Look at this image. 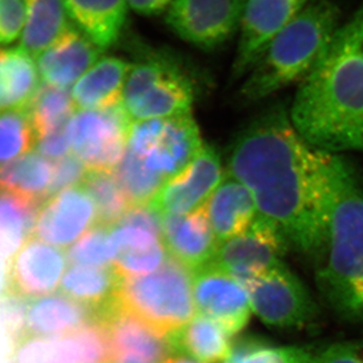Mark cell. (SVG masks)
I'll list each match as a JSON object with an SVG mask.
<instances>
[{
	"mask_svg": "<svg viewBox=\"0 0 363 363\" xmlns=\"http://www.w3.org/2000/svg\"><path fill=\"white\" fill-rule=\"evenodd\" d=\"M247 0H174L167 23L184 40L213 50L240 30Z\"/></svg>",
	"mask_w": 363,
	"mask_h": 363,
	"instance_id": "cell-11",
	"label": "cell"
},
{
	"mask_svg": "<svg viewBox=\"0 0 363 363\" xmlns=\"http://www.w3.org/2000/svg\"><path fill=\"white\" fill-rule=\"evenodd\" d=\"M67 255L40 240H30L9 264L6 295L23 298L54 292L66 269Z\"/></svg>",
	"mask_w": 363,
	"mask_h": 363,
	"instance_id": "cell-16",
	"label": "cell"
},
{
	"mask_svg": "<svg viewBox=\"0 0 363 363\" xmlns=\"http://www.w3.org/2000/svg\"><path fill=\"white\" fill-rule=\"evenodd\" d=\"M112 227L95 224L67 252L72 266L111 267L113 260L111 234Z\"/></svg>",
	"mask_w": 363,
	"mask_h": 363,
	"instance_id": "cell-37",
	"label": "cell"
},
{
	"mask_svg": "<svg viewBox=\"0 0 363 363\" xmlns=\"http://www.w3.org/2000/svg\"><path fill=\"white\" fill-rule=\"evenodd\" d=\"M290 117L316 149L363 152V2L301 82Z\"/></svg>",
	"mask_w": 363,
	"mask_h": 363,
	"instance_id": "cell-2",
	"label": "cell"
},
{
	"mask_svg": "<svg viewBox=\"0 0 363 363\" xmlns=\"http://www.w3.org/2000/svg\"><path fill=\"white\" fill-rule=\"evenodd\" d=\"M52 164L38 152H30L0 169V185L6 192L43 205L49 198Z\"/></svg>",
	"mask_w": 363,
	"mask_h": 363,
	"instance_id": "cell-30",
	"label": "cell"
},
{
	"mask_svg": "<svg viewBox=\"0 0 363 363\" xmlns=\"http://www.w3.org/2000/svg\"><path fill=\"white\" fill-rule=\"evenodd\" d=\"M128 6L136 13L154 16L169 9L174 0H126Z\"/></svg>",
	"mask_w": 363,
	"mask_h": 363,
	"instance_id": "cell-44",
	"label": "cell"
},
{
	"mask_svg": "<svg viewBox=\"0 0 363 363\" xmlns=\"http://www.w3.org/2000/svg\"><path fill=\"white\" fill-rule=\"evenodd\" d=\"M242 285L252 313L269 326L302 328L317 317L318 306L311 293L285 262Z\"/></svg>",
	"mask_w": 363,
	"mask_h": 363,
	"instance_id": "cell-8",
	"label": "cell"
},
{
	"mask_svg": "<svg viewBox=\"0 0 363 363\" xmlns=\"http://www.w3.org/2000/svg\"><path fill=\"white\" fill-rule=\"evenodd\" d=\"M42 205L18 194L0 195V259L9 262L32 240Z\"/></svg>",
	"mask_w": 363,
	"mask_h": 363,
	"instance_id": "cell-29",
	"label": "cell"
},
{
	"mask_svg": "<svg viewBox=\"0 0 363 363\" xmlns=\"http://www.w3.org/2000/svg\"><path fill=\"white\" fill-rule=\"evenodd\" d=\"M119 304L168 338L195 316L193 272L171 255L152 274L121 278Z\"/></svg>",
	"mask_w": 363,
	"mask_h": 363,
	"instance_id": "cell-5",
	"label": "cell"
},
{
	"mask_svg": "<svg viewBox=\"0 0 363 363\" xmlns=\"http://www.w3.org/2000/svg\"><path fill=\"white\" fill-rule=\"evenodd\" d=\"M69 123L70 121L39 138L35 143L37 152L47 159L56 161L68 156L69 150L71 149Z\"/></svg>",
	"mask_w": 363,
	"mask_h": 363,
	"instance_id": "cell-43",
	"label": "cell"
},
{
	"mask_svg": "<svg viewBox=\"0 0 363 363\" xmlns=\"http://www.w3.org/2000/svg\"><path fill=\"white\" fill-rule=\"evenodd\" d=\"M109 344L107 363H164L172 352L168 338L157 334L119 302L100 314Z\"/></svg>",
	"mask_w": 363,
	"mask_h": 363,
	"instance_id": "cell-15",
	"label": "cell"
},
{
	"mask_svg": "<svg viewBox=\"0 0 363 363\" xmlns=\"http://www.w3.org/2000/svg\"><path fill=\"white\" fill-rule=\"evenodd\" d=\"M316 354L300 346L274 345L259 338L240 339L222 363H315Z\"/></svg>",
	"mask_w": 363,
	"mask_h": 363,
	"instance_id": "cell-34",
	"label": "cell"
},
{
	"mask_svg": "<svg viewBox=\"0 0 363 363\" xmlns=\"http://www.w3.org/2000/svg\"><path fill=\"white\" fill-rule=\"evenodd\" d=\"M340 9L331 0H312L274 37L247 74L240 97L247 102L266 99L302 82L323 57L340 23Z\"/></svg>",
	"mask_w": 363,
	"mask_h": 363,
	"instance_id": "cell-4",
	"label": "cell"
},
{
	"mask_svg": "<svg viewBox=\"0 0 363 363\" xmlns=\"http://www.w3.org/2000/svg\"><path fill=\"white\" fill-rule=\"evenodd\" d=\"M71 335L80 346V363L108 362V339L104 327L99 322L93 320Z\"/></svg>",
	"mask_w": 363,
	"mask_h": 363,
	"instance_id": "cell-38",
	"label": "cell"
},
{
	"mask_svg": "<svg viewBox=\"0 0 363 363\" xmlns=\"http://www.w3.org/2000/svg\"><path fill=\"white\" fill-rule=\"evenodd\" d=\"M73 25L104 50L121 38L128 14L126 0H63Z\"/></svg>",
	"mask_w": 363,
	"mask_h": 363,
	"instance_id": "cell-24",
	"label": "cell"
},
{
	"mask_svg": "<svg viewBox=\"0 0 363 363\" xmlns=\"http://www.w3.org/2000/svg\"><path fill=\"white\" fill-rule=\"evenodd\" d=\"M224 180L221 160L211 147H203L194 161L164 184L150 206L161 216L185 214L201 207Z\"/></svg>",
	"mask_w": 363,
	"mask_h": 363,
	"instance_id": "cell-14",
	"label": "cell"
},
{
	"mask_svg": "<svg viewBox=\"0 0 363 363\" xmlns=\"http://www.w3.org/2000/svg\"><path fill=\"white\" fill-rule=\"evenodd\" d=\"M102 50L75 26L35 59L45 84L67 89L101 59Z\"/></svg>",
	"mask_w": 363,
	"mask_h": 363,
	"instance_id": "cell-19",
	"label": "cell"
},
{
	"mask_svg": "<svg viewBox=\"0 0 363 363\" xmlns=\"http://www.w3.org/2000/svg\"><path fill=\"white\" fill-rule=\"evenodd\" d=\"M229 336L218 324L203 315L168 336L172 352L182 353L201 363H222L230 354Z\"/></svg>",
	"mask_w": 363,
	"mask_h": 363,
	"instance_id": "cell-26",
	"label": "cell"
},
{
	"mask_svg": "<svg viewBox=\"0 0 363 363\" xmlns=\"http://www.w3.org/2000/svg\"><path fill=\"white\" fill-rule=\"evenodd\" d=\"M315 363H363V338L331 344L317 353Z\"/></svg>",
	"mask_w": 363,
	"mask_h": 363,
	"instance_id": "cell-41",
	"label": "cell"
},
{
	"mask_svg": "<svg viewBox=\"0 0 363 363\" xmlns=\"http://www.w3.org/2000/svg\"><path fill=\"white\" fill-rule=\"evenodd\" d=\"M35 58L21 47L4 51L0 64L2 109H23L40 89V75Z\"/></svg>",
	"mask_w": 363,
	"mask_h": 363,
	"instance_id": "cell-28",
	"label": "cell"
},
{
	"mask_svg": "<svg viewBox=\"0 0 363 363\" xmlns=\"http://www.w3.org/2000/svg\"><path fill=\"white\" fill-rule=\"evenodd\" d=\"M131 124L123 104L79 111L69 123L71 149L88 171H112L128 147Z\"/></svg>",
	"mask_w": 363,
	"mask_h": 363,
	"instance_id": "cell-9",
	"label": "cell"
},
{
	"mask_svg": "<svg viewBox=\"0 0 363 363\" xmlns=\"http://www.w3.org/2000/svg\"><path fill=\"white\" fill-rule=\"evenodd\" d=\"M37 143V135L26 108L0 112V164L18 159Z\"/></svg>",
	"mask_w": 363,
	"mask_h": 363,
	"instance_id": "cell-36",
	"label": "cell"
},
{
	"mask_svg": "<svg viewBox=\"0 0 363 363\" xmlns=\"http://www.w3.org/2000/svg\"><path fill=\"white\" fill-rule=\"evenodd\" d=\"M312 0H247L241 18L240 40L233 78L245 77L267 45Z\"/></svg>",
	"mask_w": 363,
	"mask_h": 363,
	"instance_id": "cell-12",
	"label": "cell"
},
{
	"mask_svg": "<svg viewBox=\"0 0 363 363\" xmlns=\"http://www.w3.org/2000/svg\"><path fill=\"white\" fill-rule=\"evenodd\" d=\"M9 262L0 259V298L4 297L6 292V276Z\"/></svg>",
	"mask_w": 363,
	"mask_h": 363,
	"instance_id": "cell-45",
	"label": "cell"
},
{
	"mask_svg": "<svg viewBox=\"0 0 363 363\" xmlns=\"http://www.w3.org/2000/svg\"><path fill=\"white\" fill-rule=\"evenodd\" d=\"M327 242L318 269V289L339 317L363 322V187L337 155L331 160Z\"/></svg>",
	"mask_w": 363,
	"mask_h": 363,
	"instance_id": "cell-3",
	"label": "cell"
},
{
	"mask_svg": "<svg viewBox=\"0 0 363 363\" xmlns=\"http://www.w3.org/2000/svg\"><path fill=\"white\" fill-rule=\"evenodd\" d=\"M121 278L113 267L71 266L62 279L61 292L86 306L95 318L117 303Z\"/></svg>",
	"mask_w": 363,
	"mask_h": 363,
	"instance_id": "cell-25",
	"label": "cell"
},
{
	"mask_svg": "<svg viewBox=\"0 0 363 363\" xmlns=\"http://www.w3.org/2000/svg\"><path fill=\"white\" fill-rule=\"evenodd\" d=\"M97 212V224L113 227L133 206L123 186L112 171H88L81 184Z\"/></svg>",
	"mask_w": 363,
	"mask_h": 363,
	"instance_id": "cell-31",
	"label": "cell"
},
{
	"mask_svg": "<svg viewBox=\"0 0 363 363\" xmlns=\"http://www.w3.org/2000/svg\"><path fill=\"white\" fill-rule=\"evenodd\" d=\"M164 363H201L194 358L188 357V355L182 354V353H173L169 355Z\"/></svg>",
	"mask_w": 363,
	"mask_h": 363,
	"instance_id": "cell-46",
	"label": "cell"
},
{
	"mask_svg": "<svg viewBox=\"0 0 363 363\" xmlns=\"http://www.w3.org/2000/svg\"><path fill=\"white\" fill-rule=\"evenodd\" d=\"M11 363H80V346L73 336L26 338L13 344Z\"/></svg>",
	"mask_w": 363,
	"mask_h": 363,
	"instance_id": "cell-33",
	"label": "cell"
},
{
	"mask_svg": "<svg viewBox=\"0 0 363 363\" xmlns=\"http://www.w3.org/2000/svg\"><path fill=\"white\" fill-rule=\"evenodd\" d=\"M26 25L23 0H0V45L21 39Z\"/></svg>",
	"mask_w": 363,
	"mask_h": 363,
	"instance_id": "cell-40",
	"label": "cell"
},
{
	"mask_svg": "<svg viewBox=\"0 0 363 363\" xmlns=\"http://www.w3.org/2000/svg\"><path fill=\"white\" fill-rule=\"evenodd\" d=\"M290 247L281 228L259 214L245 233L219 245L211 264L245 284L283 264Z\"/></svg>",
	"mask_w": 363,
	"mask_h": 363,
	"instance_id": "cell-10",
	"label": "cell"
},
{
	"mask_svg": "<svg viewBox=\"0 0 363 363\" xmlns=\"http://www.w3.org/2000/svg\"><path fill=\"white\" fill-rule=\"evenodd\" d=\"M128 149L147 169L168 181L194 161L203 145L197 124L187 113L135 121Z\"/></svg>",
	"mask_w": 363,
	"mask_h": 363,
	"instance_id": "cell-7",
	"label": "cell"
},
{
	"mask_svg": "<svg viewBox=\"0 0 363 363\" xmlns=\"http://www.w3.org/2000/svg\"><path fill=\"white\" fill-rule=\"evenodd\" d=\"M4 50L0 49V64H1L2 57H4ZM0 109H2L1 93H0Z\"/></svg>",
	"mask_w": 363,
	"mask_h": 363,
	"instance_id": "cell-47",
	"label": "cell"
},
{
	"mask_svg": "<svg viewBox=\"0 0 363 363\" xmlns=\"http://www.w3.org/2000/svg\"><path fill=\"white\" fill-rule=\"evenodd\" d=\"M76 108L73 98L67 89L49 84L40 86L26 107L37 140L68 123L76 113Z\"/></svg>",
	"mask_w": 363,
	"mask_h": 363,
	"instance_id": "cell-32",
	"label": "cell"
},
{
	"mask_svg": "<svg viewBox=\"0 0 363 363\" xmlns=\"http://www.w3.org/2000/svg\"><path fill=\"white\" fill-rule=\"evenodd\" d=\"M193 98L190 80L175 60L154 52L131 64L121 104L135 123L190 113Z\"/></svg>",
	"mask_w": 363,
	"mask_h": 363,
	"instance_id": "cell-6",
	"label": "cell"
},
{
	"mask_svg": "<svg viewBox=\"0 0 363 363\" xmlns=\"http://www.w3.org/2000/svg\"><path fill=\"white\" fill-rule=\"evenodd\" d=\"M193 295L198 314L218 324L229 336L250 322L252 310L247 289L211 262L193 272Z\"/></svg>",
	"mask_w": 363,
	"mask_h": 363,
	"instance_id": "cell-13",
	"label": "cell"
},
{
	"mask_svg": "<svg viewBox=\"0 0 363 363\" xmlns=\"http://www.w3.org/2000/svg\"><path fill=\"white\" fill-rule=\"evenodd\" d=\"M93 320L92 310L63 294L40 298L28 303L23 339L63 337Z\"/></svg>",
	"mask_w": 363,
	"mask_h": 363,
	"instance_id": "cell-21",
	"label": "cell"
},
{
	"mask_svg": "<svg viewBox=\"0 0 363 363\" xmlns=\"http://www.w3.org/2000/svg\"><path fill=\"white\" fill-rule=\"evenodd\" d=\"M116 226L143 229L162 240V216L150 205H133Z\"/></svg>",
	"mask_w": 363,
	"mask_h": 363,
	"instance_id": "cell-42",
	"label": "cell"
},
{
	"mask_svg": "<svg viewBox=\"0 0 363 363\" xmlns=\"http://www.w3.org/2000/svg\"><path fill=\"white\" fill-rule=\"evenodd\" d=\"M87 172L83 162L74 154L56 161L52 164V177L48 200L67 189L81 186Z\"/></svg>",
	"mask_w": 363,
	"mask_h": 363,
	"instance_id": "cell-39",
	"label": "cell"
},
{
	"mask_svg": "<svg viewBox=\"0 0 363 363\" xmlns=\"http://www.w3.org/2000/svg\"><path fill=\"white\" fill-rule=\"evenodd\" d=\"M203 206L219 243L245 233L259 215L250 189L230 176L224 178Z\"/></svg>",
	"mask_w": 363,
	"mask_h": 363,
	"instance_id": "cell-20",
	"label": "cell"
},
{
	"mask_svg": "<svg viewBox=\"0 0 363 363\" xmlns=\"http://www.w3.org/2000/svg\"><path fill=\"white\" fill-rule=\"evenodd\" d=\"M131 64L123 59H100L72 89V98L77 109L93 111L121 104Z\"/></svg>",
	"mask_w": 363,
	"mask_h": 363,
	"instance_id": "cell-23",
	"label": "cell"
},
{
	"mask_svg": "<svg viewBox=\"0 0 363 363\" xmlns=\"http://www.w3.org/2000/svg\"><path fill=\"white\" fill-rule=\"evenodd\" d=\"M26 25L20 47L37 59L73 26L63 0H23Z\"/></svg>",
	"mask_w": 363,
	"mask_h": 363,
	"instance_id": "cell-27",
	"label": "cell"
},
{
	"mask_svg": "<svg viewBox=\"0 0 363 363\" xmlns=\"http://www.w3.org/2000/svg\"><path fill=\"white\" fill-rule=\"evenodd\" d=\"M114 173L133 206L150 205L167 182L147 169L128 147Z\"/></svg>",
	"mask_w": 363,
	"mask_h": 363,
	"instance_id": "cell-35",
	"label": "cell"
},
{
	"mask_svg": "<svg viewBox=\"0 0 363 363\" xmlns=\"http://www.w3.org/2000/svg\"><path fill=\"white\" fill-rule=\"evenodd\" d=\"M162 241L169 255L192 272L210 264L219 243L204 206L162 216Z\"/></svg>",
	"mask_w": 363,
	"mask_h": 363,
	"instance_id": "cell-18",
	"label": "cell"
},
{
	"mask_svg": "<svg viewBox=\"0 0 363 363\" xmlns=\"http://www.w3.org/2000/svg\"><path fill=\"white\" fill-rule=\"evenodd\" d=\"M97 224L94 203L82 186L67 189L40 207L33 236L55 247L73 245Z\"/></svg>",
	"mask_w": 363,
	"mask_h": 363,
	"instance_id": "cell-17",
	"label": "cell"
},
{
	"mask_svg": "<svg viewBox=\"0 0 363 363\" xmlns=\"http://www.w3.org/2000/svg\"><path fill=\"white\" fill-rule=\"evenodd\" d=\"M333 154L306 142L283 106L253 121L236 138L228 176L250 189L259 214L277 224L291 247L323 259Z\"/></svg>",
	"mask_w": 363,
	"mask_h": 363,
	"instance_id": "cell-1",
	"label": "cell"
},
{
	"mask_svg": "<svg viewBox=\"0 0 363 363\" xmlns=\"http://www.w3.org/2000/svg\"><path fill=\"white\" fill-rule=\"evenodd\" d=\"M111 241L112 267L121 278L143 276L156 271L169 257L164 241L143 229L112 227Z\"/></svg>",
	"mask_w": 363,
	"mask_h": 363,
	"instance_id": "cell-22",
	"label": "cell"
}]
</instances>
